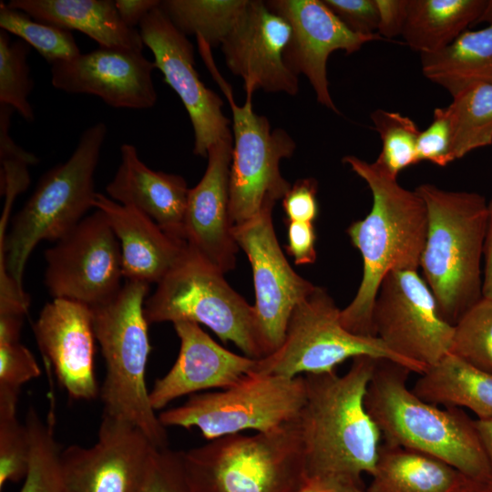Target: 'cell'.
I'll return each mask as SVG.
<instances>
[{
    "instance_id": "1",
    "label": "cell",
    "mask_w": 492,
    "mask_h": 492,
    "mask_svg": "<svg viewBox=\"0 0 492 492\" xmlns=\"http://www.w3.org/2000/svg\"><path fill=\"white\" fill-rule=\"evenodd\" d=\"M378 359L355 357L343 375H303L305 401L296 421L305 476L361 481L363 473L374 475L382 434L364 400Z\"/></svg>"
},
{
    "instance_id": "2",
    "label": "cell",
    "mask_w": 492,
    "mask_h": 492,
    "mask_svg": "<svg viewBox=\"0 0 492 492\" xmlns=\"http://www.w3.org/2000/svg\"><path fill=\"white\" fill-rule=\"evenodd\" d=\"M343 162L369 187L373 205L364 219L346 230L363 260V275L352 302L341 310L342 324L351 333L375 336L373 309L382 281L392 271L420 267L427 231V211L415 190L402 187L377 163L355 156ZM376 337V336H375Z\"/></svg>"
},
{
    "instance_id": "3",
    "label": "cell",
    "mask_w": 492,
    "mask_h": 492,
    "mask_svg": "<svg viewBox=\"0 0 492 492\" xmlns=\"http://www.w3.org/2000/svg\"><path fill=\"white\" fill-rule=\"evenodd\" d=\"M412 371L378 359L365 395V407L384 443L436 457L462 475L490 480L489 463L475 425L462 408L418 397L406 382Z\"/></svg>"
},
{
    "instance_id": "4",
    "label": "cell",
    "mask_w": 492,
    "mask_h": 492,
    "mask_svg": "<svg viewBox=\"0 0 492 492\" xmlns=\"http://www.w3.org/2000/svg\"><path fill=\"white\" fill-rule=\"evenodd\" d=\"M427 211L420 267L441 317L455 325L482 297L481 259L487 202L481 194L453 191L433 184L415 190Z\"/></svg>"
},
{
    "instance_id": "5",
    "label": "cell",
    "mask_w": 492,
    "mask_h": 492,
    "mask_svg": "<svg viewBox=\"0 0 492 492\" xmlns=\"http://www.w3.org/2000/svg\"><path fill=\"white\" fill-rule=\"evenodd\" d=\"M149 284L126 281L108 301L91 307L93 329L105 361L99 391L103 415L139 428L159 448L168 434L149 401L146 366L151 346L144 304Z\"/></svg>"
},
{
    "instance_id": "6",
    "label": "cell",
    "mask_w": 492,
    "mask_h": 492,
    "mask_svg": "<svg viewBox=\"0 0 492 492\" xmlns=\"http://www.w3.org/2000/svg\"><path fill=\"white\" fill-rule=\"evenodd\" d=\"M108 134L102 121L81 134L71 156L47 170L14 216L0 244V278L8 276L20 291L32 251L41 241H57L95 208V171Z\"/></svg>"
},
{
    "instance_id": "7",
    "label": "cell",
    "mask_w": 492,
    "mask_h": 492,
    "mask_svg": "<svg viewBox=\"0 0 492 492\" xmlns=\"http://www.w3.org/2000/svg\"><path fill=\"white\" fill-rule=\"evenodd\" d=\"M296 420L271 432L229 435L181 451L189 492H298L305 466Z\"/></svg>"
},
{
    "instance_id": "8",
    "label": "cell",
    "mask_w": 492,
    "mask_h": 492,
    "mask_svg": "<svg viewBox=\"0 0 492 492\" xmlns=\"http://www.w3.org/2000/svg\"><path fill=\"white\" fill-rule=\"evenodd\" d=\"M188 246V245H187ZM148 323L188 321L209 327L222 342L260 359L254 309L227 282L224 273L188 250L146 299Z\"/></svg>"
},
{
    "instance_id": "9",
    "label": "cell",
    "mask_w": 492,
    "mask_h": 492,
    "mask_svg": "<svg viewBox=\"0 0 492 492\" xmlns=\"http://www.w3.org/2000/svg\"><path fill=\"white\" fill-rule=\"evenodd\" d=\"M305 401L303 375L285 377L252 371L233 385L191 395L158 415L165 427L198 428L202 436L271 432L295 421Z\"/></svg>"
},
{
    "instance_id": "10",
    "label": "cell",
    "mask_w": 492,
    "mask_h": 492,
    "mask_svg": "<svg viewBox=\"0 0 492 492\" xmlns=\"http://www.w3.org/2000/svg\"><path fill=\"white\" fill-rule=\"evenodd\" d=\"M340 313L327 290L315 286L292 310L282 345L258 359L254 371L285 377L318 374L335 371L347 359L368 355L422 374L378 337L349 332L341 323Z\"/></svg>"
},
{
    "instance_id": "11",
    "label": "cell",
    "mask_w": 492,
    "mask_h": 492,
    "mask_svg": "<svg viewBox=\"0 0 492 492\" xmlns=\"http://www.w3.org/2000/svg\"><path fill=\"white\" fill-rule=\"evenodd\" d=\"M203 60L232 111L230 216L232 225H239L258 214L266 202L282 200L290 190L292 185L282 177L280 162L292 156L296 144L284 129H272L268 118L254 112L251 97H246L242 106L237 105L212 56Z\"/></svg>"
},
{
    "instance_id": "12",
    "label": "cell",
    "mask_w": 492,
    "mask_h": 492,
    "mask_svg": "<svg viewBox=\"0 0 492 492\" xmlns=\"http://www.w3.org/2000/svg\"><path fill=\"white\" fill-rule=\"evenodd\" d=\"M374 333L393 353L422 373L449 354L454 325L415 270L392 271L382 281L373 309Z\"/></svg>"
},
{
    "instance_id": "13",
    "label": "cell",
    "mask_w": 492,
    "mask_h": 492,
    "mask_svg": "<svg viewBox=\"0 0 492 492\" xmlns=\"http://www.w3.org/2000/svg\"><path fill=\"white\" fill-rule=\"evenodd\" d=\"M274 205L266 202L254 217L232 227L253 273L254 323L262 357L279 349L292 310L315 288L294 272L281 249L272 222Z\"/></svg>"
},
{
    "instance_id": "14",
    "label": "cell",
    "mask_w": 492,
    "mask_h": 492,
    "mask_svg": "<svg viewBox=\"0 0 492 492\" xmlns=\"http://www.w3.org/2000/svg\"><path fill=\"white\" fill-rule=\"evenodd\" d=\"M45 257V283L54 299L91 308L108 301L122 286L120 246L100 210L86 216Z\"/></svg>"
},
{
    "instance_id": "15",
    "label": "cell",
    "mask_w": 492,
    "mask_h": 492,
    "mask_svg": "<svg viewBox=\"0 0 492 492\" xmlns=\"http://www.w3.org/2000/svg\"><path fill=\"white\" fill-rule=\"evenodd\" d=\"M144 46L164 81L177 93L189 114L194 135L193 153L207 157L217 142L232 138L230 119L223 114L220 97L208 88L195 68L194 48L158 6L139 24Z\"/></svg>"
},
{
    "instance_id": "16",
    "label": "cell",
    "mask_w": 492,
    "mask_h": 492,
    "mask_svg": "<svg viewBox=\"0 0 492 492\" xmlns=\"http://www.w3.org/2000/svg\"><path fill=\"white\" fill-rule=\"evenodd\" d=\"M156 448L134 425L103 415L92 446L61 451L64 492H140Z\"/></svg>"
},
{
    "instance_id": "17",
    "label": "cell",
    "mask_w": 492,
    "mask_h": 492,
    "mask_svg": "<svg viewBox=\"0 0 492 492\" xmlns=\"http://www.w3.org/2000/svg\"><path fill=\"white\" fill-rule=\"evenodd\" d=\"M265 3L291 26V37L283 54L287 67L297 77L304 75L317 101L339 114L329 91V56L336 50L352 54L365 43L385 39L377 33L360 35L352 32L323 0H271Z\"/></svg>"
},
{
    "instance_id": "18",
    "label": "cell",
    "mask_w": 492,
    "mask_h": 492,
    "mask_svg": "<svg viewBox=\"0 0 492 492\" xmlns=\"http://www.w3.org/2000/svg\"><path fill=\"white\" fill-rule=\"evenodd\" d=\"M289 23L265 1L249 0L238 22L220 45L230 71L242 78L246 97L257 89L294 96L298 77L286 66L283 54L290 40Z\"/></svg>"
},
{
    "instance_id": "19",
    "label": "cell",
    "mask_w": 492,
    "mask_h": 492,
    "mask_svg": "<svg viewBox=\"0 0 492 492\" xmlns=\"http://www.w3.org/2000/svg\"><path fill=\"white\" fill-rule=\"evenodd\" d=\"M155 68L142 51L98 46L51 65V84L66 93L98 97L112 108L148 109L158 99Z\"/></svg>"
},
{
    "instance_id": "20",
    "label": "cell",
    "mask_w": 492,
    "mask_h": 492,
    "mask_svg": "<svg viewBox=\"0 0 492 492\" xmlns=\"http://www.w3.org/2000/svg\"><path fill=\"white\" fill-rule=\"evenodd\" d=\"M33 332L45 366L74 400L99 395L95 376V333L90 307L67 299H53L41 310Z\"/></svg>"
},
{
    "instance_id": "21",
    "label": "cell",
    "mask_w": 492,
    "mask_h": 492,
    "mask_svg": "<svg viewBox=\"0 0 492 492\" xmlns=\"http://www.w3.org/2000/svg\"><path fill=\"white\" fill-rule=\"evenodd\" d=\"M232 147L233 137L209 149L206 170L190 189L182 225L188 247L224 274L234 269L239 250L230 216Z\"/></svg>"
},
{
    "instance_id": "22",
    "label": "cell",
    "mask_w": 492,
    "mask_h": 492,
    "mask_svg": "<svg viewBox=\"0 0 492 492\" xmlns=\"http://www.w3.org/2000/svg\"><path fill=\"white\" fill-rule=\"evenodd\" d=\"M173 327L179 339V351L174 364L149 391L155 411L187 395L228 388L254 371L258 359L225 349L200 324L180 321Z\"/></svg>"
},
{
    "instance_id": "23",
    "label": "cell",
    "mask_w": 492,
    "mask_h": 492,
    "mask_svg": "<svg viewBox=\"0 0 492 492\" xmlns=\"http://www.w3.org/2000/svg\"><path fill=\"white\" fill-rule=\"evenodd\" d=\"M95 209L100 210L118 241L126 281L159 283L185 255L187 243L170 236L138 210L97 193Z\"/></svg>"
},
{
    "instance_id": "24",
    "label": "cell",
    "mask_w": 492,
    "mask_h": 492,
    "mask_svg": "<svg viewBox=\"0 0 492 492\" xmlns=\"http://www.w3.org/2000/svg\"><path fill=\"white\" fill-rule=\"evenodd\" d=\"M120 159L108 197L153 220L164 231L182 240V225L190 188L183 177L153 170L138 157L135 146L123 143Z\"/></svg>"
},
{
    "instance_id": "25",
    "label": "cell",
    "mask_w": 492,
    "mask_h": 492,
    "mask_svg": "<svg viewBox=\"0 0 492 492\" xmlns=\"http://www.w3.org/2000/svg\"><path fill=\"white\" fill-rule=\"evenodd\" d=\"M34 19L90 37L99 47L143 50L138 29L121 20L113 0H11Z\"/></svg>"
},
{
    "instance_id": "26",
    "label": "cell",
    "mask_w": 492,
    "mask_h": 492,
    "mask_svg": "<svg viewBox=\"0 0 492 492\" xmlns=\"http://www.w3.org/2000/svg\"><path fill=\"white\" fill-rule=\"evenodd\" d=\"M411 389L427 403L492 418V374L450 353L427 366Z\"/></svg>"
},
{
    "instance_id": "27",
    "label": "cell",
    "mask_w": 492,
    "mask_h": 492,
    "mask_svg": "<svg viewBox=\"0 0 492 492\" xmlns=\"http://www.w3.org/2000/svg\"><path fill=\"white\" fill-rule=\"evenodd\" d=\"M423 75L454 97L479 85H492V22L466 30L439 51L421 54Z\"/></svg>"
},
{
    "instance_id": "28",
    "label": "cell",
    "mask_w": 492,
    "mask_h": 492,
    "mask_svg": "<svg viewBox=\"0 0 492 492\" xmlns=\"http://www.w3.org/2000/svg\"><path fill=\"white\" fill-rule=\"evenodd\" d=\"M462 474L430 455L384 443L367 492H452Z\"/></svg>"
},
{
    "instance_id": "29",
    "label": "cell",
    "mask_w": 492,
    "mask_h": 492,
    "mask_svg": "<svg viewBox=\"0 0 492 492\" xmlns=\"http://www.w3.org/2000/svg\"><path fill=\"white\" fill-rule=\"evenodd\" d=\"M487 0H409L402 36L421 54L447 46L476 26Z\"/></svg>"
},
{
    "instance_id": "30",
    "label": "cell",
    "mask_w": 492,
    "mask_h": 492,
    "mask_svg": "<svg viewBox=\"0 0 492 492\" xmlns=\"http://www.w3.org/2000/svg\"><path fill=\"white\" fill-rule=\"evenodd\" d=\"M249 0H165L160 8L184 35H194L210 47L220 46Z\"/></svg>"
},
{
    "instance_id": "31",
    "label": "cell",
    "mask_w": 492,
    "mask_h": 492,
    "mask_svg": "<svg viewBox=\"0 0 492 492\" xmlns=\"http://www.w3.org/2000/svg\"><path fill=\"white\" fill-rule=\"evenodd\" d=\"M446 108L452 161L492 144V85L468 88L454 97Z\"/></svg>"
},
{
    "instance_id": "32",
    "label": "cell",
    "mask_w": 492,
    "mask_h": 492,
    "mask_svg": "<svg viewBox=\"0 0 492 492\" xmlns=\"http://www.w3.org/2000/svg\"><path fill=\"white\" fill-rule=\"evenodd\" d=\"M55 403L44 422L30 407L26 425L30 436V461L19 492H64L60 454L55 437Z\"/></svg>"
},
{
    "instance_id": "33",
    "label": "cell",
    "mask_w": 492,
    "mask_h": 492,
    "mask_svg": "<svg viewBox=\"0 0 492 492\" xmlns=\"http://www.w3.org/2000/svg\"><path fill=\"white\" fill-rule=\"evenodd\" d=\"M0 27L35 48L50 65L81 54L71 31L37 21L2 1Z\"/></svg>"
},
{
    "instance_id": "34",
    "label": "cell",
    "mask_w": 492,
    "mask_h": 492,
    "mask_svg": "<svg viewBox=\"0 0 492 492\" xmlns=\"http://www.w3.org/2000/svg\"><path fill=\"white\" fill-rule=\"evenodd\" d=\"M370 117L382 140L375 163L397 178L404 169L419 162L416 145L421 130L413 119L384 109L373 111Z\"/></svg>"
},
{
    "instance_id": "35",
    "label": "cell",
    "mask_w": 492,
    "mask_h": 492,
    "mask_svg": "<svg viewBox=\"0 0 492 492\" xmlns=\"http://www.w3.org/2000/svg\"><path fill=\"white\" fill-rule=\"evenodd\" d=\"M30 46L9 34L0 31V105L17 111L27 122L35 120V113L28 97L34 87L30 77L28 55Z\"/></svg>"
},
{
    "instance_id": "36",
    "label": "cell",
    "mask_w": 492,
    "mask_h": 492,
    "mask_svg": "<svg viewBox=\"0 0 492 492\" xmlns=\"http://www.w3.org/2000/svg\"><path fill=\"white\" fill-rule=\"evenodd\" d=\"M449 353L492 374V299L482 297L454 325Z\"/></svg>"
},
{
    "instance_id": "37",
    "label": "cell",
    "mask_w": 492,
    "mask_h": 492,
    "mask_svg": "<svg viewBox=\"0 0 492 492\" xmlns=\"http://www.w3.org/2000/svg\"><path fill=\"white\" fill-rule=\"evenodd\" d=\"M19 395L0 393V489L25 478L30 461L28 429L16 417Z\"/></svg>"
},
{
    "instance_id": "38",
    "label": "cell",
    "mask_w": 492,
    "mask_h": 492,
    "mask_svg": "<svg viewBox=\"0 0 492 492\" xmlns=\"http://www.w3.org/2000/svg\"><path fill=\"white\" fill-rule=\"evenodd\" d=\"M11 117H0L1 195L15 200L27 189L30 177L28 167L38 163V158L19 147L9 134Z\"/></svg>"
},
{
    "instance_id": "39",
    "label": "cell",
    "mask_w": 492,
    "mask_h": 492,
    "mask_svg": "<svg viewBox=\"0 0 492 492\" xmlns=\"http://www.w3.org/2000/svg\"><path fill=\"white\" fill-rule=\"evenodd\" d=\"M41 374L32 353L20 343H0V391L20 393L22 385Z\"/></svg>"
},
{
    "instance_id": "40",
    "label": "cell",
    "mask_w": 492,
    "mask_h": 492,
    "mask_svg": "<svg viewBox=\"0 0 492 492\" xmlns=\"http://www.w3.org/2000/svg\"><path fill=\"white\" fill-rule=\"evenodd\" d=\"M140 492H189L182 468L181 451L157 447Z\"/></svg>"
},
{
    "instance_id": "41",
    "label": "cell",
    "mask_w": 492,
    "mask_h": 492,
    "mask_svg": "<svg viewBox=\"0 0 492 492\" xmlns=\"http://www.w3.org/2000/svg\"><path fill=\"white\" fill-rule=\"evenodd\" d=\"M416 152L419 162L429 161L445 167L451 159V127L447 108H436L433 120L417 139Z\"/></svg>"
},
{
    "instance_id": "42",
    "label": "cell",
    "mask_w": 492,
    "mask_h": 492,
    "mask_svg": "<svg viewBox=\"0 0 492 492\" xmlns=\"http://www.w3.org/2000/svg\"><path fill=\"white\" fill-rule=\"evenodd\" d=\"M352 32L360 35L377 33L379 16L375 0H323Z\"/></svg>"
},
{
    "instance_id": "43",
    "label": "cell",
    "mask_w": 492,
    "mask_h": 492,
    "mask_svg": "<svg viewBox=\"0 0 492 492\" xmlns=\"http://www.w3.org/2000/svg\"><path fill=\"white\" fill-rule=\"evenodd\" d=\"M318 183L313 178L300 179L282 198L288 221L313 222L318 215Z\"/></svg>"
},
{
    "instance_id": "44",
    "label": "cell",
    "mask_w": 492,
    "mask_h": 492,
    "mask_svg": "<svg viewBox=\"0 0 492 492\" xmlns=\"http://www.w3.org/2000/svg\"><path fill=\"white\" fill-rule=\"evenodd\" d=\"M287 252L296 264H310L316 260L315 231L313 222L287 220Z\"/></svg>"
},
{
    "instance_id": "45",
    "label": "cell",
    "mask_w": 492,
    "mask_h": 492,
    "mask_svg": "<svg viewBox=\"0 0 492 492\" xmlns=\"http://www.w3.org/2000/svg\"><path fill=\"white\" fill-rule=\"evenodd\" d=\"M379 23L377 34L383 38L402 36L407 15L409 0H375Z\"/></svg>"
},
{
    "instance_id": "46",
    "label": "cell",
    "mask_w": 492,
    "mask_h": 492,
    "mask_svg": "<svg viewBox=\"0 0 492 492\" xmlns=\"http://www.w3.org/2000/svg\"><path fill=\"white\" fill-rule=\"evenodd\" d=\"M298 492H367V490L362 480L305 476Z\"/></svg>"
},
{
    "instance_id": "47",
    "label": "cell",
    "mask_w": 492,
    "mask_h": 492,
    "mask_svg": "<svg viewBox=\"0 0 492 492\" xmlns=\"http://www.w3.org/2000/svg\"><path fill=\"white\" fill-rule=\"evenodd\" d=\"M118 13L126 26L138 29L141 21L155 8L159 0H116Z\"/></svg>"
},
{
    "instance_id": "48",
    "label": "cell",
    "mask_w": 492,
    "mask_h": 492,
    "mask_svg": "<svg viewBox=\"0 0 492 492\" xmlns=\"http://www.w3.org/2000/svg\"><path fill=\"white\" fill-rule=\"evenodd\" d=\"M483 297L492 299V199L487 202V220L484 241Z\"/></svg>"
},
{
    "instance_id": "49",
    "label": "cell",
    "mask_w": 492,
    "mask_h": 492,
    "mask_svg": "<svg viewBox=\"0 0 492 492\" xmlns=\"http://www.w3.org/2000/svg\"><path fill=\"white\" fill-rule=\"evenodd\" d=\"M24 315L0 314V343L20 341Z\"/></svg>"
},
{
    "instance_id": "50",
    "label": "cell",
    "mask_w": 492,
    "mask_h": 492,
    "mask_svg": "<svg viewBox=\"0 0 492 492\" xmlns=\"http://www.w3.org/2000/svg\"><path fill=\"white\" fill-rule=\"evenodd\" d=\"M475 425L489 463L490 481L492 483V418H477L475 419Z\"/></svg>"
},
{
    "instance_id": "51",
    "label": "cell",
    "mask_w": 492,
    "mask_h": 492,
    "mask_svg": "<svg viewBox=\"0 0 492 492\" xmlns=\"http://www.w3.org/2000/svg\"><path fill=\"white\" fill-rule=\"evenodd\" d=\"M452 492H492L490 480H481L462 476Z\"/></svg>"
},
{
    "instance_id": "52",
    "label": "cell",
    "mask_w": 492,
    "mask_h": 492,
    "mask_svg": "<svg viewBox=\"0 0 492 492\" xmlns=\"http://www.w3.org/2000/svg\"><path fill=\"white\" fill-rule=\"evenodd\" d=\"M491 22H492V0H487V5L476 25L480 24V23L489 24Z\"/></svg>"
}]
</instances>
